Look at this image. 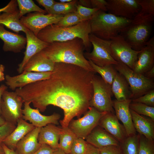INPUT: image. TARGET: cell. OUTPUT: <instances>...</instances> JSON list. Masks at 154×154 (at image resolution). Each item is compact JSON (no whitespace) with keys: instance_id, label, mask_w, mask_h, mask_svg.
<instances>
[{"instance_id":"1","label":"cell","mask_w":154,"mask_h":154,"mask_svg":"<svg viewBox=\"0 0 154 154\" xmlns=\"http://www.w3.org/2000/svg\"><path fill=\"white\" fill-rule=\"evenodd\" d=\"M95 73L76 65L56 63L49 78L15 92L24 102L32 103L40 112H44L50 105L62 109L64 117L60 122L65 128L73 118L85 113L90 106Z\"/></svg>"},{"instance_id":"2","label":"cell","mask_w":154,"mask_h":154,"mask_svg":"<svg viewBox=\"0 0 154 154\" xmlns=\"http://www.w3.org/2000/svg\"><path fill=\"white\" fill-rule=\"evenodd\" d=\"M85 49L82 40L76 38L66 41L48 43L42 51L54 63L61 62L73 64L95 72L84 56Z\"/></svg>"},{"instance_id":"3","label":"cell","mask_w":154,"mask_h":154,"mask_svg":"<svg viewBox=\"0 0 154 154\" xmlns=\"http://www.w3.org/2000/svg\"><path fill=\"white\" fill-rule=\"evenodd\" d=\"M91 33L90 20H88L68 27H60L56 24L51 25L41 30L37 37L48 43L66 41L78 38L82 40L85 49L88 52L92 46L89 39Z\"/></svg>"},{"instance_id":"4","label":"cell","mask_w":154,"mask_h":154,"mask_svg":"<svg viewBox=\"0 0 154 154\" xmlns=\"http://www.w3.org/2000/svg\"><path fill=\"white\" fill-rule=\"evenodd\" d=\"M132 20L99 10L90 20L91 33L102 39L110 40L123 32Z\"/></svg>"},{"instance_id":"5","label":"cell","mask_w":154,"mask_h":154,"mask_svg":"<svg viewBox=\"0 0 154 154\" xmlns=\"http://www.w3.org/2000/svg\"><path fill=\"white\" fill-rule=\"evenodd\" d=\"M154 20L132 19L129 25L120 35L132 48L139 51L149 40Z\"/></svg>"},{"instance_id":"6","label":"cell","mask_w":154,"mask_h":154,"mask_svg":"<svg viewBox=\"0 0 154 154\" xmlns=\"http://www.w3.org/2000/svg\"><path fill=\"white\" fill-rule=\"evenodd\" d=\"M113 66L127 82L131 90V100L139 97L154 89V83L152 79L136 73L123 63H118Z\"/></svg>"},{"instance_id":"7","label":"cell","mask_w":154,"mask_h":154,"mask_svg":"<svg viewBox=\"0 0 154 154\" xmlns=\"http://www.w3.org/2000/svg\"><path fill=\"white\" fill-rule=\"evenodd\" d=\"M93 94L90 106L100 112H110L114 114L113 95L111 86L106 83L101 77L94 75L92 80Z\"/></svg>"},{"instance_id":"8","label":"cell","mask_w":154,"mask_h":154,"mask_svg":"<svg viewBox=\"0 0 154 154\" xmlns=\"http://www.w3.org/2000/svg\"><path fill=\"white\" fill-rule=\"evenodd\" d=\"M89 39L93 49L91 52L85 53L84 56L87 60L100 67L118 64L110 54V40L102 39L91 33L89 35Z\"/></svg>"},{"instance_id":"9","label":"cell","mask_w":154,"mask_h":154,"mask_svg":"<svg viewBox=\"0 0 154 154\" xmlns=\"http://www.w3.org/2000/svg\"><path fill=\"white\" fill-rule=\"evenodd\" d=\"M110 41V52L113 58L118 63H123L132 69L141 50L133 49L120 35Z\"/></svg>"},{"instance_id":"10","label":"cell","mask_w":154,"mask_h":154,"mask_svg":"<svg viewBox=\"0 0 154 154\" xmlns=\"http://www.w3.org/2000/svg\"><path fill=\"white\" fill-rule=\"evenodd\" d=\"M106 112H100L94 108L90 106L82 117L72 120L68 127L78 137L84 139L98 125L99 121Z\"/></svg>"},{"instance_id":"11","label":"cell","mask_w":154,"mask_h":154,"mask_svg":"<svg viewBox=\"0 0 154 154\" xmlns=\"http://www.w3.org/2000/svg\"><path fill=\"white\" fill-rule=\"evenodd\" d=\"M23 103L22 98L15 92L5 90L1 99V116L6 121L17 125V121L22 118Z\"/></svg>"},{"instance_id":"12","label":"cell","mask_w":154,"mask_h":154,"mask_svg":"<svg viewBox=\"0 0 154 154\" xmlns=\"http://www.w3.org/2000/svg\"><path fill=\"white\" fill-rule=\"evenodd\" d=\"M64 15L45 14L39 12L28 13L20 19L21 23L37 36L39 32L47 26L57 24Z\"/></svg>"},{"instance_id":"13","label":"cell","mask_w":154,"mask_h":154,"mask_svg":"<svg viewBox=\"0 0 154 154\" xmlns=\"http://www.w3.org/2000/svg\"><path fill=\"white\" fill-rule=\"evenodd\" d=\"M107 1L108 13L128 19H133L141 9L137 0H108Z\"/></svg>"},{"instance_id":"14","label":"cell","mask_w":154,"mask_h":154,"mask_svg":"<svg viewBox=\"0 0 154 154\" xmlns=\"http://www.w3.org/2000/svg\"><path fill=\"white\" fill-rule=\"evenodd\" d=\"M51 73L52 72H23L19 75L14 76L7 74L5 76V83L10 89L14 90L31 83L46 79L49 78Z\"/></svg>"},{"instance_id":"15","label":"cell","mask_w":154,"mask_h":154,"mask_svg":"<svg viewBox=\"0 0 154 154\" xmlns=\"http://www.w3.org/2000/svg\"><path fill=\"white\" fill-rule=\"evenodd\" d=\"M24 103L22 118L26 121H29L35 127L41 128L50 123L58 124V120L60 117L59 114L54 113L49 116L44 115L40 113L38 109L31 107L30 103Z\"/></svg>"},{"instance_id":"16","label":"cell","mask_w":154,"mask_h":154,"mask_svg":"<svg viewBox=\"0 0 154 154\" xmlns=\"http://www.w3.org/2000/svg\"><path fill=\"white\" fill-rule=\"evenodd\" d=\"M154 38L150 39L139 53L132 69L143 75L154 66Z\"/></svg>"},{"instance_id":"17","label":"cell","mask_w":154,"mask_h":154,"mask_svg":"<svg viewBox=\"0 0 154 154\" xmlns=\"http://www.w3.org/2000/svg\"><path fill=\"white\" fill-rule=\"evenodd\" d=\"M132 100L128 99L122 101L116 99L113 101V106L116 116L122 123L127 136L137 134L134 127L129 108Z\"/></svg>"},{"instance_id":"18","label":"cell","mask_w":154,"mask_h":154,"mask_svg":"<svg viewBox=\"0 0 154 154\" xmlns=\"http://www.w3.org/2000/svg\"><path fill=\"white\" fill-rule=\"evenodd\" d=\"M118 120L114 113L107 112L100 119L98 125L121 143L128 136L124 127Z\"/></svg>"},{"instance_id":"19","label":"cell","mask_w":154,"mask_h":154,"mask_svg":"<svg viewBox=\"0 0 154 154\" xmlns=\"http://www.w3.org/2000/svg\"><path fill=\"white\" fill-rule=\"evenodd\" d=\"M25 34L27 40L26 50L23 60L18 64L17 70L19 74L22 72L24 66L29 60L36 54L42 50L48 44L40 40L29 29Z\"/></svg>"},{"instance_id":"20","label":"cell","mask_w":154,"mask_h":154,"mask_svg":"<svg viewBox=\"0 0 154 154\" xmlns=\"http://www.w3.org/2000/svg\"><path fill=\"white\" fill-rule=\"evenodd\" d=\"M0 38L3 42V50L6 52H20L25 48L26 38L23 36L9 31L0 24Z\"/></svg>"},{"instance_id":"21","label":"cell","mask_w":154,"mask_h":154,"mask_svg":"<svg viewBox=\"0 0 154 154\" xmlns=\"http://www.w3.org/2000/svg\"><path fill=\"white\" fill-rule=\"evenodd\" d=\"M85 139L87 143L98 149L111 145H120L117 139L98 125Z\"/></svg>"},{"instance_id":"22","label":"cell","mask_w":154,"mask_h":154,"mask_svg":"<svg viewBox=\"0 0 154 154\" xmlns=\"http://www.w3.org/2000/svg\"><path fill=\"white\" fill-rule=\"evenodd\" d=\"M54 64L55 63L42 51L36 54L29 60L24 66L23 72H52L54 68Z\"/></svg>"},{"instance_id":"23","label":"cell","mask_w":154,"mask_h":154,"mask_svg":"<svg viewBox=\"0 0 154 154\" xmlns=\"http://www.w3.org/2000/svg\"><path fill=\"white\" fill-rule=\"evenodd\" d=\"M17 126L2 143L9 148L15 150L18 142L35 127L22 118L17 122Z\"/></svg>"},{"instance_id":"24","label":"cell","mask_w":154,"mask_h":154,"mask_svg":"<svg viewBox=\"0 0 154 154\" xmlns=\"http://www.w3.org/2000/svg\"><path fill=\"white\" fill-rule=\"evenodd\" d=\"M62 129V127L52 123L41 127L38 136V143L47 145L54 150L59 149L58 142Z\"/></svg>"},{"instance_id":"25","label":"cell","mask_w":154,"mask_h":154,"mask_svg":"<svg viewBox=\"0 0 154 154\" xmlns=\"http://www.w3.org/2000/svg\"><path fill=\"white\" fill-rule=\"evenodd\" d=\"M40 128L35 127L18 142L15 150L18 154H32L40 147L38 140Z\"/></svg>"},{"instance_id":"26","label":"cell","mask_w":154,"mask_h":154,"mask_svg":"<svg viewBox=\"0 0 154 154\" xmlns=\"http://www.w3.org/2000/svg\"><path fill=\"white\" fill-rule=\"evenodd\" d=\"M134 127L139 135L154 140V121L149 117L140 115L130 109Z\"/></svg>"},{"instance_id":"27","label":"cell","mask_w":154,"mask_h":154,"mask_svg":"<svg viewBox=\"0 0 154 154\" xmlns=\"http://www.w3.org/2000/svg\"><path fill=\"white\" fill-rule=\"evenodd\" d=\"M112 91L116 100L122 101L130 99L129 86L124 77L117 72L111 85Z\"/></svg>"},{"instance_id":"28","label":"cell","mask_w":154,"mask_h":154,"mask_svg":"<svg viewBox=\"0 0 154 154\" xmlns=\"http://www.w3.org/2000/svg\"><path fill=\"white\" fill-rule=\"evenodd\" d=\"M19 9L13 12H4L0 14V24L18 33L23 31L25 33L28 30L21 23Z\"/></svg>"},{"instance_id":"29","label":"cell","mask_w":154,"mask_h":154,"mask_svg":"<svg viewBox=\"0 0 154 154\" xmlns=\"http://www.w3.org/2000/svg\"><path fill=\"white\" fill-rule=\"evenodd\" d=\"M62 128L59 137V148L66 154H70L72 145L78 137L68 127Z\"/></svg>"},{"instance_id":"30","label":"cell","mask_w":154,"mask_h":154,"mask_svg":"<svg viewBox=\"0 0 154 154\" xmlns=\"http://www.w3.org/2000/svg\"><path fill=\"white\" fill-rule=\"evenodd\" d=\"M137 1L141 9L133 19L154 20V0H137Z\"/></svg>"},{"instance_id":"31","label":"cell","mask_w":154,"mask_h":154,"mask_svg":"<svg viewBox=\"0 0 154 154\" xmlns=\"http://www.w3.org/2000/svg\"><path fill=\"white\" fill-rule=\"evenodd\" d=\"M88 60L95 72L98 73L102 79L106 83L111 86L117 72L113 65L100 67L94 64L91 61Z\"/></svg>"},{"instance_id":"32","label":"cell","mask_w":154,"mask_h":154,"mask_svg":"<svg viewBox=\"0 0 154 154\" xmlns=\"http://www.w3.org/2000/svg\"><path fill=\"white\" fill-rule=\"evenodd\" d=\"M78 1L72 0L71 1L66 3L56 2L48 14L64 15L74 12L76 11Z\"/></svg>"},{"instance_id":"33","label":"cell","mask_w":154,"mask_h":154,"mask_svg":"<svg viewBox=\"0 0 154 154\" xmlns=\"http://www.w3.org/2000/svg\"><path fill=\"white\" fill-rule=\"evenodd\" d=\"M120 147L124 154H138V134L128 136L120 143Z\"/></svg>"},{"instance_id":"34","label":"cell","mask_w":154,"mask_h":154,"mask_svg":"<svg viewBox=\"0 0 154 154\" xmlns=\"http://www.w3.org/2000/svg\"><path fill=\"white\" fill-rule=\"evenodd\" d=\"M17 1L21 18L26 14L32 12H39L45 14L47 13L45 10L38 6L32 0H17Z\"/></svg>"},{"instance_id":"35","label":"cell","mask_w":154,"mask_h":154,"mask_svg":"<svg viewBox=\"0 0 154 154\" xmlns=\"http://www.w3.org/2000/svg\"><path fill=\"white\" fill-rule=\"evenodd\" d=\"M129 108L138 114L149 117L154 121V107L131 101Z\"/></svg>"},{"instance_id":"36","label":"cell","mask_w":154,"mask_h":154,"mask_svg":"<svg viewBox=\"0 0 154 154\" xmlns=\"http://www.w3.org/2000/svg\"><path fill=\"white\" fill-rule=\"evenodd\" d=\"M138 134V154H154V140H149L143 135Z\"/></svg>"},{"instance_id":"37","label":"cell","mask_w":154,"mask_h":154,"mask_svg":"<svg viewBox=\"0 0 154 154\" xmlns=\"http://www.w3.org/2000/svg\"><path fill=\"white\" fill-rule=\"evenodd\" d=\"M83 21L75 12L64 15L56 24L62 27H68L76 25Z\"/></svg>"},{"instance_id":"38","label":"cell","mask_w":154,"mask_h":154,"mask_svg":"<svg viewBox=\"0 0 154 154\" xmlns=\"http://www.w3.org/2000/svg\"><path fill=\"white\" fill-rule=\"evenodd\" d=\"M76 11L75 12L83 21L90 20L93 15L99 10L96 8L85 7L78 4L76 5Z\"/></svg>"},{"instance_id":"39","label":"cell","mask_w":154,"mask_h":154,"mask_svg":"<svg viewBox=\"0 0 154 154\" xmlns=\"http://www.w3.org/2000/svg\"><path fill=\"white\" fill-rule=\"evenodd\" d=\"M88 143L84 139L77 137L74 141L70 154H84L88 147Z\"/></svg>"},{"instance_id":"40","label":"cell","mask_w":154,"mask_h":154,"mask_svg":"<svg viewBox=\"0 0 154 154\" xmlns=\"http://www.w3.org/2000/svg\"><path fill=\"white\" fill-rule=\"evenodd\" d=\"M131 101L139 102L149 106L154 107V89L139 97L132 100Z\"/></svg>"},{"instance_id":"41","label":"cell","mask_w":154,"mask_h":154,"mask_svg":"<svg viewBox=\"0 0 154 154\" xmlns=\"http://www.w3.org/2000/svg\"><path fill=\"white\" fill-rule=\"evenodd\" d=\"M16 125L6 121L3 125L0 126V143L15 129Z\"/></svg>"},{"instance_id":"42","label":"cell","mask_w":154,"mask_h":154,"mask_svg":"<svg viewBox=\"0 0 154 154\" xmlns=\"http://www.w3.org/2000/svg\"><path fill=\"white\" fill-rule=\"evenodd\" d=\"M98 149L100 154H124L120 146L111 145Z\"/></svg>"},{"instance_id":"43","label":"cell","mask_w":154,"mask_h":154,"mask_svg":"<svg viewBox=\"0 0 154 154\" xmlns=\"http://www.w3.org/2000/svg\"><path fill=\"white\" fill-rule=\"evenodd\" d=\"M92 8H96L103 11H107V1L104 0H90Z\"/></svg>"},{"instance_id":"44","label":"cell","mask_w":154,"mask_h":154,"mask_svg":"<svg viewBox=\"0 0 154 154\" xmlns=\"http://www.w3.org/2000/svg\"><path fill=\"white\" fill-rule=\"evenodd\" d=\"M17 0H11L4 7L0 8V13L1 12H13L18 9Z\"/></svg>"},{"instance_id":"45","label":"cell","mask_w":154,"mask_h":154,"mask_svg":"<svg viewBox=\"0 0 154 154\" xmlns=\"http://www.w3.org/2000/svg\"><path fill=\"white\" fill-rule=\"evenodd\" d=\"M54 150L48 145L42 144L37 151L32 154H53Z\"/></svg>"},{"instance_id":"46","label":"cell","mask_w":154,"mask_h":154,"mask_svg":"<svg viewBox=\"0 0 154 154\" xmlns=\"http://www.w3.org/2000/svg\"><path fill=\"white\" fill-rule=\"evenodd\" d=\"M36 1L40 5L44 7L47 13L56 2L53 0H37Z\"/></svg>"},{"instance_id":"47","label":"cell","mask_w":154,"mask_h":154,"mask_svg":"<svg viewBox=\"0 0 154 154\" xmlns=\"http://www.w3.org/2000/svg\"><path fill=\"white\" fill-rule=\"evenodd\" d=\"M84 154H100L98 148L88 143L87 150Z\"/></svg>"},{"instance_id":"48","label":"cell","mask_w":154,"mask_h":154,"mask_svg":"<svg viewBox=\"0 0 154 154\" xmlns=\"http://www.w3.org/2000/svg\"><path fill=\"white\" fill-rule=\"evenodd\" d=\"M78 3L83 7L92 8L90 0H80L78 1Z\"/></svg>"},{"instance_id":"49","label":"cell","mask_w":154,"mask_h":154,"mask_svg":"<svg viewBox=\"0 0 154 154\" xmlns=\"http://www.w3.org/2000/svg\"><path fill=\"white\" fill-rule=\"evenodd\" d=\"M143 75L146 77L152 79L154 77V66L150 70L146 72Z\"/></svg>"},{"instance_id":"50","label":"cell","mask_w":154,"mask_h":154,"mask_svg":"<svg viewBox=\"0 0 154 154\" xmlns=\"http://www.w3.org/2000/svg\"><path fill=\"white\" fill-rule=\"evenodd\" d=\"M2 144L5 154H18L15 150L9 148L2 143Z\"/></svg>"},{"instance_id":"51","label":"cell","mask_w":154,"mask_h":154,"mask_svg":"<svg viewBox=\"0 0 154 154\" xmlns=\"http://www.w3.org/2000/svg\"><path fill=\"white\" fill-rule=\"evenodd\" d=\"M5 67L4 65L0 64V82L5 80V76L4 73Z\"/></svg>"},{"instance_id":"52","label":"cell","mask_w":154,"mask_h":154,"mask_svg":"<svg viewBox=\"0 0 154 154\" xmlns=\"http://www.w3.org/2000/svg\"><path fill=\"white\" fill-rule=\"evenodd\" d=\"M7 86L5 84H2L0 86V115H1V112L0 108V103L2 95L4 91L7 90Z\"/></svg>"},{"instance_id":"53","label":"cell","mask_w":154,"mask_h":154,"mask_svg":"<svg viewBox=\"0 0 154 154\" xmlns=\"http://www.w3.org/2000/svg\"><path fill=\"white\" fill-rule=\"evenodd\" d=\"M53 154H66L64 151L60 148L54 150Z\"/></svg>"},{"instance_id":"54","label":"cell","mask_w":154,"mask_h":154,"mask_svg":"<svg viewBox=\"0 0 154 154\" xmlns=\"http://www.w3.org/2000/svg\"><path fill=\"white\" fill-rule=\"evenodd\" d=\"M6 121L3 117L0 115V126L3 125Z\"/></svg>"},{"instance_id":"55","label":"cell","mask_w":154,"mask_h":154,"mask_svg":"<svg viewBox=\"0 0 154 154\" xmlns=\"http://www.w3.org/2000/svg\"><path fill=\"white\" fill-rule=\"evenodd\" d=\"M2 143H0V154H5Z\"/></svg>"},{"instance_id":"56","label":"cell","mask_w":154,"mask_h":154,"mask_svg":"<svg viewBox=\"0 0 154 154\" xmlns=\"http://www.w3.org/2000/svg\"><path fill=\"white\" fill-rule=\"evenodd\" d=\"M72 0H59L60 2L63 3H68L71 1Z\"/></svg>"}]
</instances>
